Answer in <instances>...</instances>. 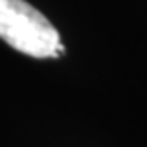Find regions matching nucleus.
Returning <instances> with one entry per match:
<instances>
[{
	"label": "nucleus",
	"mask_w": 147,
	"mask_h": 147,
	"mask_svg": "<svg viewBox=\"0 0 147 147\" xmlns=\"http://www.w3.org/2000/svg\"><path fill=\"white\" fill-rule=\"evenodd\" d=\"M0 38L31 57H57L65 52L59 33L25 0H0Z\"/></svg>",
	"instance_id": "nucleus-1"
}]
</instances>
